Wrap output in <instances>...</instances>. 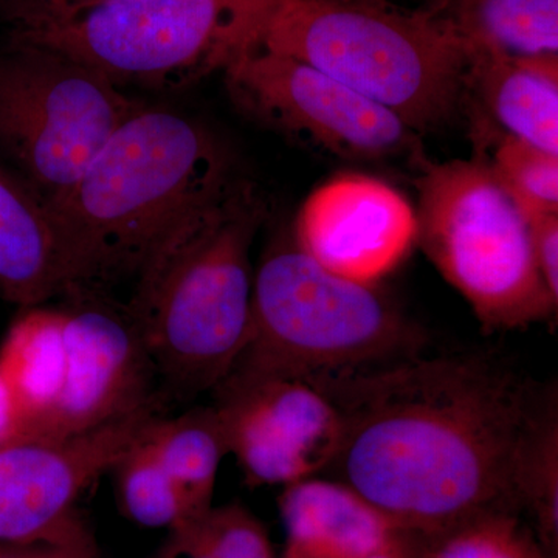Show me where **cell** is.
I'll use <instances>...</instances> for the list:
<instances>
[{
	"mask_svg": "<svg viewBox=\"0 0 558 558\" xmlns=\"http://www.w3.org/2000/svg\"><path fill=\"white\" fill-rule=\"evenodd\" d=\"M306 381L340 414L330 472L410 534L521 513L517 470L543 388L505 360L418 354Z\"/></svg>",
	"mask_w": 558,
	"mask_h": 558,
	"instance_id": "6da1fadb",
	"label": "cell"
},
{
	"mask_svg": "<svg viewBox=\"0 0 558 558\" xmlns=\"http://www.w3.org/2000/svg\"><path fill=\"white\" fill-rule=\"evenodd\" d=\"M230 178L229 154L207 126L142 106L75 185L44 207L64 260V295H108L137 277L175 222Z\"/></svg>",
	"mask_w": 558,
	"mask_h": 558,
	"instance_id": "7a4b0ae2",
	"label": "cell"
},
{
	"mask_svg": "<svg viewBox=\"0 0 558 558\" xmlns=\"http://www.w3.org/2000/svg\"><path fill=\"white\" fill-rule=\"evenodd\" d=\"M266 213L255 185L231 175L175 222L135 277L126 310L172 398L215 391L240 359L252 319V247Z\"/></svg>",
	"mask_w": 558,
	"mask_h": 558,
	"instance_id": "3957f363",
	"label": "cell"
},
{
	"mask_svg": "<svg viewBox=\"0 0 558 558\" xmlns=\"http://www.w3.org/2000/svg\"><path fill=\"white\" fill-rule=\"evenodd\" d=\"M260 46L322 70L425 134L451 123L472 53L428 7L281 0Z\"/></svg>",
	"mask_w": 558,
	"mask_h": 558,
	"instance_id": "277c9868",
	"label": "cell"
},
{
	"mask_svg": "<svg viewBox=\"0 0 558 558\" xmlns=\"http://www.w3.org/2000/svg\"><path fill=\"white\" fill-rule=\"evenodd\" d=\"M427 343L379 284L341 278L282 238L255 270L247 343L227 377L307 380L414 357Z\"/></svg>",
	"mask_w": 558,
	"mask_h": 558,
	"instance_id": "5b68a950",
	"label": "cell"
},
{
	"mask_svg": "<svg viewBox=\"0 0 558 558\" xmlns=\"http://www.w3.org/2000/svg\"><path fill=\"white\" fill-rule=\"evenodd\" d=\"M417 241L486 330L556 319L531 218L483 159L417 163Z\"/></svg>",
	"mask_w": 558,
	"mask_h": 558,
	"instance_id": "8992f818",
	"label": "cell"
},
{
	"mask_svg": "<svg viewBox=\"0 0 558 558\" xmlns=\"http://www.w3.org/2000/svg\"><path fill=\"white\" fill-rule=\"evenodd\" d=\"M281 0H112L65 27L11 40L60 50L119 87L193 86L259 46Z\"/></svg>",
	"mask_w": 558,
	"mask_h": 558,
	"instance_id": "52a82bcc",
	"label": "cell"
},
{
	"mask_svg": "<svg viewBox=\"0 0 558 558\" xmlns=\"http://www.w3.org/2000/svg\"><path fill=\"white\" fill-rule=\"evenodd\" d=\"M142 106L98 70L51 47L11 43L0 57V149L44 207L75 185Z\"/></svg>",
	"mask_w": 558,
	"mask_h": 558,
	"instance_id": "ba28073f",
	"label": "cell"
},
{
	"mask_svg": "<svg viewBox=\"0 0 558 558\" xmlns=\"http://www.w3.org/2000/svg\"><path fill=\"white\" fill-rule=\"evenodd\" d=\"M222 73L238 108L306 145L347 160L424 159L421 134L306 62L259 44Z\"/></svg>",
	"mask_w": 558,
	"mask_h": 558,
	"instance_id": "9c48e42d",
	"label": "cell"
},
{
	"mask_svg": "<svg viewBox=\"0 0 558 558\" xmlns=\"http://www.w3.org/2000/svg\"><path fill=\"white\" fill-rule=\"evenodd\" d=\"M69 299L60 388L13 439L83 435L154 400L153 368L126 306L97 293Z\"/></svg>",
	"mask_w": 558,
	"mask_h": 558,
	"instance_id": "30bf717a",
	"label": "cell"
},
{
	"mask_svg": "<svg viewBox=\"0 0 558 558\" xmlns=\"http://www.w3.org/2000/svg\"><path fill=\"white\" fill-rule=\"evenodd\" d=\"M213 396L227 451L250 486L312 478L339 453V411L310 381L227 377Z\"/></svg>",
	"mask_w": 558,
	"mask_h": 558,
	"instance_id": "8fae6325",
	"label": "cell"
},
{
	"mask_svg": "<svg viewBox=\"0 0 558 558\" xmlns=\"http://www.w3.org/2000/svg\"><path fill=\"white\" fill-rule=\"evenodd\" d=\"M154 418L150 402L83 435L0 444V546L38 542L76 519V499L112 472Z\"/></svg>",
	"mask_w": 558,
	"mask_h": 558,
	"instance_id": "7c38bea8",
	"label": "cell"
},
{
	"mask_svg": "<svg viewBox=\"0 0 558 558\" xmlns=\"http://www.w3.org/2000/svg\"><path fill=\"white\" fill-rule=\"evenodd\" d=\"M293 240L332 274L377 286L416 245V209L384 180L349 172L312 191Z\"/></svg>",
	"mask_w": 558,
	"mask_h": 558,
	"instance_id": "4fadbf2b",
	"label": "cell"
},
{
	"mask_svg": "<svg viewBox=\"0 0 558 558\" xmlns=\"http://www.w3.org/2000/svg\"><path fill=\"white\" fill-rule=\"evenodd\" d=\"M278 505L286 531L282 558H371L418 537L339 480L296 481L284 487Z\"/></svg>",
	"mask_w": 558,
	"mask_h": 558,
	"instance_id": "5bb4252c",
	"label": "cell"
},
{
	"mask_svg": "<svg viewBox=\"0 0 558 558\" xmlns=\"http://www.w3.org/2000/svg\"><path fill=\"white\" fill-rule=\"evenodd\" d=\"M486 110V126L558 154V54L472 53L465 100Z\"/></svg>",
	"mask_w": 558,
	"mask_h": 558,
	"instance_id": "9a60e30c",
	"label": "cell"
},
{
	"mask_svg": "<svg viewBox=\"0 0 558 558\" xmlns=\"http://www.w3.org/2000/svg\"><path fill=\"white\" fill-rule=\"evenodd\" d=\"M64 260L49 213L0 171V296L25 307L64 295Z\"/></svg>",
	"mask_w": 558,
	"mask_h": 558,
	"instance_id": "2e32d148",
	"label": "cell"
},
{
	"mask_svg": "<svg viewBox=\"0 0 558 558\" xmlns=\"http://www.w3.org/2000/svg\"><path fill=\"white\" fill-rule=\"evenodd\" d=\"M470 53L558 54V0H432Z\"/></svg>",
	"mask_w": 558,
	"mask_h": 558,
	"instance_id": "e0dca14e",
	"label": "cell"
},
{
	"mask_svg": "<svg viewBox=\"0 0 558 558\" xmlns=\"http://www.w3.org/2000/svg\"><path fill=\"white\" fill-rule=\"evenodd\" d=\"M64 362L62 310L27 307L0 344V376L21 414L17 433L49 405L60 388Z\"/></svg>",
	"mask_w": 558,
	"mask_h": 558,
	"instance_id": "ac0fdd59",
	"label": "cell"
},
{
	"mask_svg": "<svg viewBox=\"0 0 558 558\" xmlns=\"http://www.w3.org/2000/svg\"><path fill=\"white\" fill-rule=\"evenodd\" d=\"M145 440L193 509L199 515L207 512L220 462L229 454L215 409L204 407L174 418L157 417L146 429Z\"/></svg>",
	"mask_w": 558,
	"mask_h": 558,
	"instance_id": "d6986e66",
	"label": "cell"
},
{
	"mask_svg": "<svg viewBox=\"0 0 558 558\" xmlns=\"http://www.w3.org/2000/svg\"><path fill=\"white\" fill-rule=\"evenodd\" d=\"M521 513L550 558L558 548V405L556 387L543 388L517 470Z\"/></svg>",
	"mask_w": 558,
	"mask_h": 558,
	"instance_id": "ffe728a7",
	"label": "cell"
},
{
	"mask_svg": "<svg viewBox=\"0 0 558 558\" xmlns=\"http://www.w3.org/2000/svg\"><path fill=\"white\" fill-rule=\"evenodd\" d=\"M112 472L121 509L140 526L172 531L199 517L161 465L145 435L123 454Z\"/></svg>",
	"mask_w": 558,
	"mask_h": 558,
	"instance_id": "44dd1931",
	"label": "cell"
},
{
	"mask_svg": "<svg viewBox=\"0 0 558 558\" xmlns=\"http://www.w3.org/2000/svg\"><path fill=\"white\" fill-rule=\"evenodd\" d=\"M159 558H277L266 527L241 505H226L172 529Z\"/></svg>",
	"mask_w": 558,
	"mask_h": 558,
	"instance_id": "7402d4cb",
	"label": "cell"
},
{
	"mask_svg": "<svg viewBox=\"0 0 558 558\" xmlns=\"http://www.w3.org/2000/svg\"><path fill=\"white\" fill-rule=\"evenodd\" d=\"M416 558H550L523 515L488 512L422 537Z\"/></svg>",
	"mask_w": 558,
	"mask_h": 558,
	"instance_id": "603a6c76",
	"label": "cell"
},
{
	"mask_svg": "<svg viewBox=\"0 0 558 558\" xmlns=\"http://www.w3.org/2000/svg\"><path fill=\"white\" fill-rule=\"evenodd\" d=\"M494 153L481 156L529 216L558 215V154L486 126Z\"/></svg>",
	"mask_w": 558,
	"mask_h": 558,
	"instance_id": "cb8c5ba5",
	"label": "cell"
},
{
	"mask_svg": "<svg viewBox=\"0 0 558 558\" xmlns=\"http://www.w3.org/2000/svg\"><path fill=\"white\" fill-rule=\"evenodd\" d=\"M108 2L112 0H0V16L10 25L11 40H21L65 27Z\"/></svg>",
	"mask_w": 558,
	"mask_h": 558,
	"instance_id": "d4e9b609",
	"label": "cell"
},
{
	"mask_svg": "<svg viewBox=\"0 0 558 558\" xmlns=\"http://www.w3.org/2000/svg\"><path fill=\"white\" fill-rule=\"evenodd\" d=\"M0 558H95L94 545L78 519L38 542L0 546Z\"/></svg>",
	"mask_w": 558,
	"mask_h": 558,
	"instance_id": "484cf974",
	"label": "cell"
},
{
	"mask_svg": "<svg viewBox=\"0 0 558 558\" xmlns=\"http://www.w3.org/2000/svg\"><path fill=\"white\" fill-rule=\"evenodd\" d=\"M535 259L550 299L558 304V215L529 216Z\"/></svg>",
	"mask_w": 558,
	"mask_h": 558,
	"instance_id": "4316f807",
	"label": "cell"
},
{
	"mask_svg": "<svg viewBox=\"0 0 558 558\" xmlns=\"http://www.w3.org/2000/svg\"><path fill=\"white\" fill-rule=\"evenodd\" d=\"M21 414L13 392L0 376V444L13 439L20 429Z\"/></svg>",
	"mask_w": 558,
	"mask_h": 558,
	"instance_id": "83f0119b",
	"label": "cell"
},
{
	"mask_svg": "<svg viewBox=\"0 0 558 558\" xmlns=\"http://www.w3.org/2000/svg\"><path fill=\"white\" fill-rule=\"evenodd\" d=\"M421 542L422 537L418 535V537L411 539V542L407 543V545L400 546V548L388 550V553L371 558H416Z\"/></svg>",
	"mask_w": 558,
	"mask_h": 558,
	"instance_id": "f1b7e54d",
	"label": "cell"
}]
</instances>
